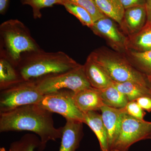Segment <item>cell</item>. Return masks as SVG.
<instances>
[{"mask_svg": "<svg viewBox=\"0 0 151 151\" xmlns=\"http://www.w3.org/2000/svg\"><path fill=\"white\" fill-rule=\"evenodd\" d=\"M23 81L16 68L5 56L0 54V90Z\"/></svg>", "mask_w": 151, "mask_h": 151, "instance_id": "17", "label": "cell"}, {"mask_svg": "<svg viewBox=\"0 0 151 151\" xmlns=\"http://www.w3.org/2000/svg\"><path fill=\"white\" fill-rule=\"evenodd\" d=\"M10 0H0V14H4L9 6Z\"/></svg>", "mask_w": 151, "mask_h": 151, "instance_id": "29", "label": "cell"}, {"mask_svg": "<svg viewBox=\"0 0 151 151\" xmlns=\"http://www.w3.org/2000/svg\"><path fill=\"white\" fill-rule=\"evenodd\" d=\"M90 29L95 35L104 39L113 50L121 53L127 50V37L113 19L105 16L94 22Z\"/></svg>", "mask_w": 151, "mask_h": 151, "instance_id": "9", "label": "cell"}, {"mask_svg": "<svg viewBox=\"0 0 151 151\" xmlns=\"http://www.w3.org/2000/svg\"><path fill=\"white\" fill-rule=\"evenodd\" d=\"M74 92L68 89L44 94L37 105L52 113H57L66 120H75L83 122L84 113L76 105Z\"/></svg>", "mask_w": 151, "mask_h": 151, "instance_id": "8", "label": "cell"}, {"mask_svg": "<svg viewBox=\"0 0 151 151\" xmlns=\"http://www.w3.org/2000/svg\"><path fill=\"white\" fill-rule=\"evenodd\" d=\"M124 9L139 6H145L146 0H120Z\"/></svg>", "mask_w": 151, "mask_h": 151, "instance_id": "27", "label": "cell"}, {"mask_svg": "<svg viewBox=\"0 0 151 151\" xmlns=\"http://www.w3.org/2000/svg\"><path fill=\"white\" fill-rule=\"evenodd\" d=\"M35 82L40 91L44 95L63 89L76 92L92 87L85 75L84 65H82L67 72Z\"/></svg>", "mask_w": 151, "mask_h": 151, "instance_id": "6", "label": "cell"}, {"mask_svg": "<svg viewBox=\"0 0 151 151\" xmlns=\"http://www.w3.org/2000/svg\"><path fill=\"white\" fill-rule=\"evenodd\" d=\"M149 82H150V87L151 89V80H150V81H149Z\"/></svg>", "mask_w": 151, "mask_h": 151, "instance_id": "32", "label": "cell"}, {"mask_svg": "<svg viewBox=\"0 0 151 151\" xmlns=\"http://www.w3.org/2000/svg\"><path fill=\"white\" fill-rule=\"evenodd\" d=\"M97 89L105 106L121 109L124 108L129 102L126 95L116 89L113 84L103 89Z\"/></svg>", "mask_w": 151, "mask_h": 151, "instance_id": "20", "label": "cell"}, {"mask_svg": "<svg viewBox=\"0 0 151 151\" xmlns=\"http://www.w3.org/2000/svg\"><path fill=\"white\" fill-rule=\"evenodd\" d=\"M0 151H10L9 150V151H7L6 150V149L5 148L3 147H1V148H0Z\"/></svg>", "mask_w": 151, "mask_h": 151, "instance_id": "31", "label": "cell"}, {"mask_svg": "<svg viewBox=\"0 0 151 151\" xmlns=\"http://www.w3.org/2000/svg\"><path fill=\"white\" fill-rule=\"evenodd\" d=\"M1 52L16 68L26 53L41 49L31 35L29 29L20 21L12 19L0 25Z\"/></svg>", "mask_w": 151, "mask_h": 151, "instance_id": "3", "label": "cell"}, {"mask_svg": "<svg viewBox=\"0 0 151 151\" xmlns=\"http://www.w3.org/2000/svg\"><path fill=\"white\" fill-rule=\"evenodd\" d=\"M113 85L120 92L126 95L129 101H136L143 97H151V89L148 86L132 82H113Z\"/></svg>", "mask_w": 151, "mask_h": 151, "instance_id": "19", "label": "cell"}, {"mask_svg": "<svg viewBox=\"0 0 151 151\" xmlns=\"http://www.w3.org/2000/svg\"><path fill=\"white\" fill-rule=\"evenodd\" d=\"M145 6L147 12V23L151 24V0H146Z\"/></svg>", "mask_w": 151, "mask_h": 151, "instance_id": "30", "label": "cell"}, {"mask_svg": "<svg viewBox=\"0 0 151 151\" xmlns=\"http://www.w3.org/2000/svg\"><path fill=\"white\" fill-rule=\"evenodd\" d=\"M81 65L63 52H47L40 49L23 55L16 68L23 81L36 82Z\"/></svg>", "mask_w": 151, "mask_h": 151, "instance_id": "2", "label": "cell"}, {"mask_svg": "<svg viewBox=\"0 0 151 151\" xmlns=\"http://www.w3.org/2000/svg\"><path fill=\"white\" fill-rule=\"evenodd\" d=\"M83 65L86 78L93 88L102 89L113 85L112 79L90 55L88 56Z\"/></svg>", "mask_w": 151, "mask_h": 151, "instance_id": "14", "label": "cell"}, {"mask_svg": "<svg viewBox=\"0 0 151 151\" xmlns=\"http://www.w3.org/2000/svg\"><path fill=\"white\" fill-rule=\"evenodd\" d=\"M127 50L137 52L151 50V24L147 23L139 32L127 37Z\"/></svg>", "mask_w": 151, "mask_h": 151, "instance_id": "16", "label": "cell"}, {"mask_svg": "<svg viewBox=\"0 0 151 151\" xmlns=\"http://www.w3.org/2000/svg\"><path fill=\"white\" fill-rule=\"evenodd\" d=\"M52 113L37 104L22 106L0 113V132L29 131L40 138L38 151H43L50 141L61 139L60 128L54 127Z\"/></svg>", "mask_w": 151, "mask_h": 151, "instance_id": "1", "label": "cell"}, {"mask_svg": "<svg viewBox=\"0 0 151 151\" xmlns=\"http://www.w3.org/2000/svg\"><path fill=\"white\" fill-rule=\"evenodd\" d=\"M23 4L28 5L32 9L33 14L35 19L40 18L42 17L40 10L45 8L51 7L54 5H62V0H22Z\"/></svg>", "mask_w": 151, "mask_h": 151, "instance_id": "24", "label": "cell"}, {"mask_svg": "<svg viewBox=\"0 0 151 151\" xmlns=\"http://www.w3.org/2000/svg\"><path fill=\"white\" fill-rule=\"evenodd\" d=\"M60 127L61 143L58 151H76L83 137V122L75 120H66Z\"/></svg>", "mask_w": 151, "mask_h": 151, "instance_id": "10", "label": "cell"}, {"mask_svg": "<svg viewBox=\"0 0 151 151\" xmlns=\"http://www.w3.org/2000/svg\"><path fill=\"white\" fill-rule=\"evenodd\" d=\"M100 111L108 134L110 150L119 135L125 112L123 108L117 109L105 105L101 108Z\"/></svg>", "mask_w": 151, "mask_h": 151, "instance_id": "12", "label": "cell"}, {"mask_svg": "<svg viewBox=\"0 0 151 151\" xmlns=\"http://www.w3.org/2000/svg\"><path fill=\"white\" fill-rule=\"evenodd\" d=\"M151 139V122L134 118L124 113L122 126L110 151H128L139 141Z\"/></svg>", "mask_w": 151, "mask_h": 151, "instance_id": "7", "label": "cell"}, {"mask_svg": "<svg viewBox=\"0 0 151 151\" xmlns=\"http://www.w3.org/2000/svg\"><path fill=\"white\" fill-rule=\"evenodd\" d=\"M147 22L145 6L134 7L125 9L124 17L120 25L127 37L139 32Z\"/></svg>", "mask_w": 151, "mask_h": 151, "instance_id": "11", "label": "cell"}, {"mask_svg": "<svg viewBox=\"0 0 151 151\" xmlns=\"http://www.w3.org/2000/svg\"><path fill=\"white\" fill-rule=\"evenodd\" d=\"M123 53L133 66L145 76L150 81L151 79V50L140 52L127 50Z\"/></svg>", "mask_w": 151, "mask_h": 151, "instance_id": "18", "label": "cell"}, {"mask_svg": "<svg viewBox=\"0 0 151 151\" xmlns=\"http://www.w3.org/2000/svg\"><path fill=\"white\" fill-rule=\"evenodd\" d=\"M73 99L77 108L83 113L100 111L105 105L98 89L92 87L74 92Z\"/></svg>", "mask_w": 151, "mask_h": 151, "instance_id": "13", "label": "cell"}, {"mask_svg": "<svg viewBox=\"0 0 151 151\" xmlns=\"http://www.w3.org/2000/svg\"><path fill=\"white\" fill-rule=\"evenodd\" d=\"M71 14L78 19L81 24L90 28L94 24L91 15L81 6L70 2H64L62 5Z\"/></svg>", "mask_w": 151, "mask_h": 151, "instance_id": "23", "label": "cell"}, {"mask_svg": "<svg viewBox=\"0 0 151 151\" xmlns=\"http://www.w3.org/2000/svg\"><path fill=\"white\" fill-rule=\"evenodd\" d=\"M89 55L113 82L132 81L150 87L147 77L133 66L124 53L103 46L96 49Z\"/></svg>", "mask_w": 151, "mask_h": 151, "instance_id": "4", "label": "cell"}, {"mask_svg": "<svg viewBox=\"0 0 151 151\" xmlns=\"http://www.w3.org/2000/svg\"><path fill=\"white\" fill-rule=\"evenodd\" d=\"M97 7L106 16L120 25L124 17L125 9L120 0H94Z\"/></svg>", "mask_w": 151, "mask_h": 151, "instance_id": "21", "label": "cell"}, {"mask_svg": "<svg viewBox=\"0 0 151 151\" xmlns=\"http://www.w3.org/2000/svg\"><path fill=\"white\" fill-rule=\"evenodd\" d=\"M125 113L130 116L140 120H144L145 113L136 101H129L127 105L123 108Z\"/></svg>", "mask_w": 151, "mask_h": 151, "instance_id": "26", "label": "cell"}, {"mask_svg": "<svg viewBox=\"0 0 151 151\" xmlns=\"http://www.w3.org/2000/svg\"><path fill=\"white\" fill-rule=\"evenodd\" d=\"M83 123L87 125L94 132L98 139L101 151H110L108 134L101 114L97 111L84 113Z\"/></svg>", "mask_w": 151, "mask_h": 151, "instance_id": "15", "label": "cell"}, {"mask_svg": "<svg viewBox=\"0 0 151 151\" xmlns=\"http://www.w3.org/2000/svg\"><path fill=\"white\" fill-rule=\"evenodd\" d=\"M43 95L35 81L19 82L1 90L0 113L25 105L37 104Z\"/></svg>", "mask_w": 151, "mask_h": 151, "instance_id": "5", "label": "cell"}, {"mask_svg": "<svg viewBox=\"0 0 151 151\" xmlns=\"http://www.w3.org/2000/svg\"><path fill=\"white\" fill-rule=\"evenodd\" d=\"M143 110L148 112H151V97H140L136 100Z\"/></svg>", "mask_w": 151, "mask_h": 151, "instance_id": "28", "label": "cell"}, {"mask_svg": "<svg viewBox=\"0 0 151 151\" xmlns=\"http://www.w3.org/2000/svg\"><path fill=\"white\" fill-rule=\"evenodd\" d=\"M21 1H22V0H21Z\"/></svg>", "mask_w": 151, "mask_h": 151, "instance_id": "33", "label": "cell"}, {"mask_svg": "<svg viewBox=\"0 0 151 151\" xmlns=\"http://www.w3.org/2000/svg\"><path fill=\"white\" fill-rule=\"evenodd\" d=\"M40 145V139L33 134H26L19 140L13 142L10 147V151H34L38 150Z\"/></svg>", "mask_w": 151, "mask_h": 151, "instance_id": "22", "label": "cell"}, {"mask_svg": "<svg viewBox=\"0 0 151 151\" xmlns=\"http://www.w3.org/2000/svg\"><path fill=\"white\" fill-rule=\"evenodd\" d=\"M64 2L76 4L85 9L91 15L94 22L105 16L97 7L94 0H62ZM63 5V4H62Z\"/></svg>", "mask_w": 151, "mask_h": 151, "instance_id": "25", "label": "cell"}]
</instances>
